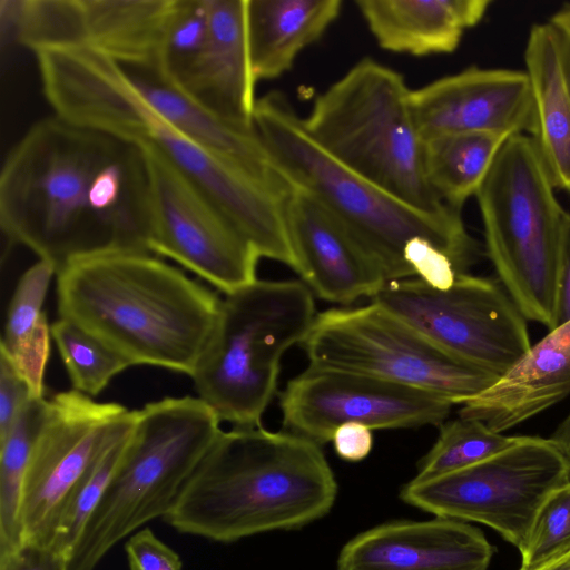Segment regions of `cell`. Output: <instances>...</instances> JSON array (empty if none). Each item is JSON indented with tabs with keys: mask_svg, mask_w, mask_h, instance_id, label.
<instances>
[{
	"mask_svg": "<svg viewBox=\"0 0 570 570\" xmlns=\"http://www.w3.org/2000/svg\"><path fill=\"white\" fill-rule=\"evenodd\" d=\"M0 226L57 272L89 255L150 253L142 150L57 115L37 121L2 166Z\"/></svg>",
	"mask_w": 570,
	"mask_h": 570,
	"instance_id": "obj_1",
	"label": "cell"
},
{
	"mask_svg": "<svg viewBox=\"0 0 570 570\" xmlns=\"http://www.w3.org/2000/svg\"><path fill=\"white\" fill-rule=\"evenodd\" d=\"M35 55L55 115L159 154L222 212L259 257L298 273L287 223L291 194L254 178L174 127L144 99L122 67L100 50L75 43Z\"/></svg>",
	"mask_w": 570,
	"mask_h": 570,
	"instance_id": "obj_2",
	"label": "cell"
},
{
	"mask_svg": "<svg viewBox=\"0 0 570 570\" xmlns=\"http://www.w3.org/2000/svg\"><path fill=\"white\" fill-rule=\"evenodd\" d=\"M56 275L60 318L130 366L193 375L219 314L215 292L147 252L85 256Z\"/></svg>",
	"mask_w": 570,
	"mask_h": 570,
	"instance_id": "obj_3",
	"label": "cell"
},
{
	"mask_svg": "<svg viewBox=\"0 0 570 570\" xmlns=\"http://www.w3.org/2000/svg\"><path fill=\"white\" fill-rule=\"evenodd\" d=\"M336 494L317 443L261 425L234 426L220 431L163 519L180 533L232 543L303 528L325 517Z\"/></svg>",
	"mask_w": 570,
	"mask_h": 570,
	"instance_id": "obj_4",
	"label": "cell"
},
{
	"mask_svg": "<svg viewBox=\"0 0 570 570\" xmlns=\"http://www.w3.org/2000/svg\"><path fill=\"white\" fill-rule=\"evenodd\" d=\"M254 125L287 179L357 237L387 282L414 277L404 253L419 238L446 254L460 274L478 262L479 244L461 214L439 216L412 208L337 163L311 138L282 92L257 99Z\"/></svg>",
	"mask_w": 570,
	"mask_h": 570,
	"instance_id": "obj_5",
	"label": "cell"
},
{
	"mask_svg": "<svg viewBox=\"0 0 570 570\" xmlns=\"http://www.w3.org/2000/svg\"><path fill=\"white\" fill-rule=\"evenodd\" d=\"M303 121L326 154L394 198L432 215L461 214L428 181L411 90L395 70L360 60L315 97Z\"/></svg>",
	"mask_w": 570,
	"mask_h": 570,
	"instance_id": "obj_6",
	"label": "cell"
},
{
	"mask_svg": "<svg viewBox=\"0 0 570 570\" xmlns=\"http://www.w3.org/2000/svg\"><path fill=\"white\" fill-rule=\"evenodd\" d=\"M222 421L198 396L165 397L137 410L121 463L68 559L95 570L115 544L176 504Z\"/></svg>",
	"mask_w": 570,
	"mask_h": 570,
	"instance_id": "obj_7",
	"label": "cell"
},
{
	"mask_svg": "<svg viewBox=\"0 0 570 570\" xmlns=\"http://www.w3.org/2000/svg\"><path fill=\"white\" fill-rule=\"evenodd\" d=\"M529 135L509 137L475 198L485 254L527 321L557 327L558 272L568 212Z\"/></svg>",
	"mask_w": 570,
	"mask_h": 570,
	"instance_id": "obj_8",
	"label": "cell"
},
{
	"mask_svg": "<svg viewBox=\"0 0 570 570\" xmlns=\"http://www.w3.org/2000/svg\"><path fill=\"white\" fill-rule=\"evenodd\" d=\"M316 317L299 281H256L222 299L216 325L190 376L195 391L234 426L261 425L277 390L281 360Z\"/></svg>",
	"mask_w": 570,
	"mask_h": 570,
	"instance_id": "obj_9",
	"label": "cell"
},
{
	"mask_svg": "<svg viewBox=\"0 0 570 570\" xmlns=\"http://www.w3.org/2000/svg\"><path fill=\"white\" fill-rule=\"evenodd\" d=\"M301 345L309 366L411 386L453 405L463 404L498 380L450 355L374 302L316 314Z\"/></svg>",
	"mask_w": 570,
	"mask_h": 570,
	"instance_id": "obj_10",
	"label": "cell"
},
{
	"mask_svg": "<svg viewBox=\"0 0 570 570\" xmlns=\"http://www.w3.org/2000/svg\"><path fill=\"white\" fill-rule=\"evenodd\" d=\"M568 482L570 463L550 438L520 435L471 466L413 478L400 498L435 517L488 525L520 550L542 503Z\"/></svg>",
	"mask_w": 570,
	"mask_h": 570,
	"instance_id": "obj_11",
	"label": "cell"
},
{
	"mask_svg": "<svg viewBox=\"0 0 570 570\" xmlns=\"http://www.w3.org/2000/svg\"><path fill=\"white\" fill-rule=\"evenodd\" d=\"M371 302L498 379L532 345L527 318L498 279L463 273L446 289L415 277L389 281Z\"/></svg>",
	"mask_w": 570,
	"mask_h": 570,
	"instance_id": "obj_12",
	"label": "cell"
},
{
	"mask_svg": "<svg viewBox=\"0 0 570 570\" xmlns=\"http://www.w3.org/2000/svg\"><path fill=\"white\" fill-rule=\"evenodd\" d=\"M135 419L136 410L97 402L76 390L48 399L47 416L22 487V542L51 546L60 515L79 482Z\"/></svg>",
	"mask_w": 570,
	"mask_h": 570,
	"instance_id": "obj_13",
	"label": "cell"
},
{
	"mask_svg": "<svg viewBox=\"0 0 570 570\" xmlns=\"http://www.w3.org/2000/svg\"><path fill=\"white\" fill-rule=\"evenodd\" d=\"M142 150L149 185V252L225 295L257 281L259 255L222 212L159 154Z\"/></svg>",
	"mask_w": 570,
	"mask_h": 570,
	"instance_id": "obj_14",
	"label": "cell"
},
{
	"mask_svg": "<svg viewBox=\"0 0 570 570\" xmlns=\"http://www.w3.org/2000/svg\"><path fill=\"white\" fill-rule=\"evenodd\" d=\"M452 406L426 391L309 365L279 397L284 429L318 445L350 423L371 430L441 425Z\"/></svg>",
	"mask_w": 570,
	"mask_h": 570,
	"instance_id": "obj_15",
	"label": "cell"
},
{
	"mask_svg": "<svg viewBox=\"0 0 570 570\" xmlns=\"http://www.w3.org/2000/svg\"><path fill=\"white\" fill-rule=\"evenodd\" d=\"M411 106L423 139L458 132L531 136L534 130L524 70L469 67L411 90Z\"/></svg>",
	"mask_w": 570,
	"mask_h": 570,
	"instance_id": "obj_16",
	"label": "cell"
},
{
	"mask_svg": "<svg viewBox=\"0 0 570 570\" xmlns=\"http://www.w3.org/2000/svg\"><path fill=\"white\" fill-rule=\"evenodd\" d=\"M287 223L298 275L321 299L340 305L372 299L387 282L357 237L296 186L287 202Z\"/></svg>",
	"mask_w": 570,
	"mask_h": 570,
	"instance_id": "obj_17",
	"label": "cell"
},
{
	"mask_svg": "<svg viewBox=\"0 0 570 570\" xmlns=\"http://www.w3.org/2000/svg\"><path fill=\"white\" fill-rule=\"evenodd\" d=\"M493 553L483 532L463 521H392L350 540L337 570H487Z\"/></svg>",
	"mask_w": 570,
	"mask_h": 570,
	"instance_id": "obj_18",
	"label": "cell"
},
{
	"mask_svg": "<svg viewBox=\"0 0 570 570\" xmlns=\"http://www.w3.org/2000/svg\"><path fill=\"white\" fill-rule=\"evenodd\" d=\"M206 39L175 85L217 117L254 126L256 80L247 41L246 0H205Z\"/></svg>",
	"mask_w": 570,
	"mask_h": 570,
	"instance_id": "obj_19",
	"label": "cell"
},
{
	"mask_svg": "<svg viewBox=\"0 0 570 570\" xmlns=\"http://www.w3.org/2000/svg\"><path fill=\"white\" fill-rule=\"evenodd\" d=\"M570 394V321L558 325L491 386L461 404L459 416L503 433Z\"/></svg>",
	"mask_w": 570,
	"mask_h": 570,
	"instance_id": "obj_20",
	"label": "cell"
},
{
	"mask_svg": "<svg viewBox=\"0 0 570 570\" xmlns=\"http://www.w3.org/2000/svg\"><path fill=\"white\" fill-rule=\"evenodd\" d=\"M122 69L144 99L195 142L274 189L292 191L293 184L273 159L255 125L240 126L217 117L157 73Z\"/></svg>",
	"mask_w": 570,
	"mask_h": 570,
	"instance_id": "obj_21",
	"label": "cell"
},
{
	"mask_svg": "<svg viewBox=\"0 0 570 570\" xmlns=\"http://www.w3.org/2000/svg\"><path fill=\"white\" fill-rule=\"evenodd\" d=\"M177 0H73L75 43L118 65L163 76L166 39Z\"/></svg>",
	"mask_w": 570,
	"mask_h": 570,
	"instance_id": "obj_22",
	"label": "cell"
},
{
	"mask_svg": "<svg viewBox=\"0 0 570 570\" xmlns=\"http://www.w3.org/2000/svg\"><path fill=\"white\" fill-rule=\"evenodd\" d=\"M377 45L415 57L451 53L485 16L491 0H357Z\"/></svg>",
	"mask_w": 570,
	"mask_h": 570,
	"instance_id": "obj_23",
	"label": "cell"
},
{
	"mask_svg": "<svg viewBox=\"0 0 570 570\" xmlns=\"http://www.w3.org/2000/svg\"><path fill=\"white\" fill-rule=\"evenodd\" d=\"M341 0H246L250 67L256 82L291 70L302 50L338 18Z\"/></svg>",
	"mask_w": 570,
	"mask_h": 570,
	"instance_id": "obj_24",
	"label": "cell"
},
{
	"mask_svg": "<svg viewBox=\"0 0 570 570\" xmlns=\"http://www.w3.org/2000/svg\"><path fill=\"white\" fill-rule=\"evenodd\" d=\"M524 62L534 108L530 137L556 189L570 194V94L547 22L531 27Z\"/></svg>",
	"mask_w": 570,
	"mask_h": 570,
	"instance_id": "obj_25",
	"label": "cell"
},
{
	"mask_svg": "<svg viewBox=\"0 0 570 570\" xmlns=\"http://www.w3.org/2000/svg\"><path fill=\"white\" fill-rule=\"evenodd\" d=\"M56 273L51 263L39 259L21 275L8 306L1 338V353L26 380L35 397H46L43 379L51 332L42 306Z\"/></svg>",
	"mask_w": 570,
	"mask_h": 570,
	"instance_id": "obj_26",
	"label": "cell"
},
{
	"mask_svg": "<svg viewBox=\"0 0 570 570\" xmlns=\"http://www.w3.org/2000/svg\"><path fill=\"white\" fill-rule=\"evenodd\" d=\"M509 137L494 132H458L424 139L425 175L440 200L461 212L465 202L475 197Z\"/></svg>",
	"mask_w": 570,
	"mask_h": 570,
	"instance_id": "obj_27",
	"label": "cell"
},
{
	"mask_svg": "<svg viewBox=\"0 0 570 570\" xmlns=\"http://www.w3.org/2000/svg\"><path fill=\"white\" fill-rule=\"evenodd\" d=\"M47 412L48 399L32 397L7 435L0 440V553L22 543V487Z\"/></svg>",
	"mask_w": 570,
	"mask_h": 570,
	"instance_id": "obj_28",
	"label": "cell"
},
{
	"mask_svg": "<svg viewBox=\"0 0 570 570\" xmlns=\"http://www.w3.org/2000/svg\"><path fill=\"white\" fill-rule=\"evenodd\" d=\"M478 420L458 417L441 424L440 434L417 463V478H431L482 462L518 441Z\"/></svg>",
	"mask_w": 570,
	"mask_h": 570,
	"instance_id": "obj_29",
	"label": "cell"
},
{
	"mask_svg": "<svg viewBox=\"0 0 570 570\" xmlns=\"http://www.w3.org/2000/svg\"><path fill=\"white\" fill-rule=\"evenodd\" d=\"M50 332L73 390L85 395H98L117 374L130 367L122 357L67 320L59 317L50 325Z\"/></svg>",
	"mask_w": 570,
	"mask_h": 570,
	"instance_id": "obj_30",
	"label": "cell"
},
{
	"mask_svg": "<svg viewBox=\"0 0 570 570\" xmlns=\"http://www.w3.org/2000/svg\"><path fill=\"white\" fill-rule=\"evenodd\" d=\"M135 421L115 438L98 456L79 482L60 515L50 547L65 553L68 559L86 522L122 461Z\"/></svg>",
	"mask_w": 570,
	"mask_h": 570,
	"instance_id": "obj_31",
	"label": "cell"
},
{
	"mask_svg": "<svg viewBox=\"0 0 570 570\" xmlns=\"http://www.w3.org/2000/svg\"><path fill=\"white\" fill-rule=\"evenodd\" d=\"M570 547V482L553 491L540 507L519 550L520 570H533Z\"/></svg>",
	"mask_w": 570,
	"mask_h": 570,
	"instance_id": "obj_32",
	"label": "cell"
},
{
	"mask_svg": "<svg viewBox=\"0 0 570 570\" xmlns=\"http://www.w3.org/2000/svg\"><path fill=\"white\" fill-rule=\"evenodd\" d=\"M404 258L414 277L436 289H446L460 275L451 258L426 239H414Z\"/></svg>",
	"mask_w": 570,
	"mask_h": 570,
	"instance_id": "obj_33",
	"label": "cell"
},
{
	"mask_svg": "<svg viewBox=\"0 0 570 570\" xmlns=\"http://www.w3.org/2000/svg\"><path fill=\"white\" fill-rule=\"evenodd\" d=\"M124 548L129 570H183L180 556L148 527L129 535Z\"/></svg>",
	"mask_w": 570,
	"mask_h": 570,
	"instance_id": "obj_34",
	"label": "cell"
},
{
	"mask_svg": "<svg viewBox=\"0 0 570 570\" xmlns=\"http://www.w3.org/2000/svg\"><path fill=\"white\" fill-rule=\"evenodd\" d=\"M32 397L26 380L0 352V440L7 435Z\"/></svg>",
	"mask_w": 570,
	"mask_h": 570,
	"instance_id": "obj_35",
	"label": "cell"
},
{
	"mask_svg": "<svg viewBox=\"0 0 570 570\" xmlns=\"http://www.w3.org/2000/svg\"><path fill=\"white\" fill-rule=\"evenodd\" d=\"M0 570H68V557L49 546L22 542L0 553Z\"/></svg>",
	"mask_w": 570,
	"mask_h": 570,
	"instance_id": "obj_36",
	"label": "cell"
},
{
	"mask_svg": "<svg viewBox=\"0 0 570 570\" xmlns=\"http://www.w3.org/2000/svg\"><path fill=\"white\" fill-rule=\"evenodd\" d=\"M332 442L341 459L358 462L370 454L373 446V434L367 426L350 423L336 429Z\"/></svg>",
	"mask_w": 570,
	"mask_h": 570,
	"instance_id": "obj_37",
	"label": "cell"
},
{
	"mask_svg": "<svg viewBox=\"0 0 570 570\" xmlns=\"http://www.w3.org/2000/svg\"><path fill=\"white\" fill-rule=\"evenodd\" d=\"M570 321V213L568 212L559 257L557 326Z\"/></svg>",
	"mask_w": 570,
	"mask_h": 570,
	"instance_id": "obj_38",
	"label": "cell"
},
{
	"mask_svg": "<svg viewBox=\"0 0 570 570\" xmlns=\"http://www.w3.org/2000/svg\"><path fill=\"white\" fill-rule=\"evenodd\" d=\"M547 23L553 35L561 71L570 94V2L556 10Z\"/></svg>",
	"mask_w": 570,
	"mask_h": 570,
	"instance_id": "obj_39",
	"label": "cell"
},
{
	"mask_svg": "<svg viewBox=\"0 0 570 570\" xmlns=\"http://www.w3.org/2000/svg\"><path fill=\"white\" fill-rule=\"evenodd\" d=\"M550 439L557 444L570 463V412L559 423Z\"/></svg>",
	"mask_w": 570,
	"mask_h": 570,
	"instance_id": "obj_40",
	"label": "cell"
},
{
	"mask_svg": "<svg viewBox=\"0 0 570 570\" xmlns=\"http://www.w3.org/2000/svg\"><path fill=\"white\" fill-rule=\"evenodd\" d=\"M533 570H570V547Z\"/></svg>",
	"mask_w": 570,
	"mask_h": 570,
	"instance_id": "obj_41",
	"label": "cell"
}]
</instances>
